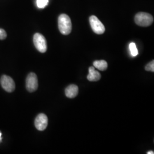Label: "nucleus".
<instances>
[{
    "mask_svg": "<svg viewBox=\"0 0 154 154\" xmlns=\"http://www.w3.org/2000/svg\"><path fill=\"white\" fill-rule=\"evenodd\" d=\"M60 32L63 35H68L71 33L72 24L70 17L66 14H62L58 20Z\"/></svg>",
    "mask_w": 154,
    "mask_h": 154,
    "instance_id": "f257e3e1",
    "label": "nucleus"
},
{
    "mask_svg": "<svg viewBox=\"0 0 154 154\" xmlns=\"http://www.w3.org/2000/svg\"><path fill=\"white\" fill-rule=\"evenodd\" d=\"M134 20L136 24L139 26L147 27L152 25L154 22V18L148 13L140 12L135 15Z\"/></svg>",
    "mask_w": 154,
    "mask_h": 154,
    "instance_id": "f03ea898",
    "label": "nucleus"
},
{
    "mask_svg": "<svg viewBox=\"0 0 154 154\" xmlns=\"http://www.w3.org/2000/svg\"><path fill=\"white\" fill-rule=\"evenodd\" d=\"M33 42L35 48L41 53H45L47 50V42L44 36L40 33H35L33 37Z\"/></svg>",
    "mask_w": 154,
    "mask_h": 154,
    "instance_id": "7ed1b4c3",
    "label": "nucleus"
},
{
    "mask_svg": "<svg viewBox=\"0 0 154 154\" xmlns=\"http://www.w3.org/2000/svg\"><path fill=\"white\" fill-rule=\"evenodd\" d=\"M90 24L94 32L97 34H102L105 32V26L95 16H91L89 18Z\"/></svg>",
    "mask_w": 154,
    "mask_h": 154,
    "instance_id": "20e7f679",
    "label": "nucleus"
},
{
    "mask_svg": "<svg viewBox=\"0 0 154 154\" xmlns=\"http://www.w3.org/2000/svg\"><path fill=\"white\" fill-rule=\"evenodd\" d=\"M38 86V79L36 74L34 72L29 73L26 79V88L27 90L32 93L37 90Z\"/></svg>",
    "mask_w": 154,
    "mask_h": 154,
    "instance_id": "39448f33",
    "label": "nucleus"
},
{
    "mask_svg": "<svg viewBox=\"0 0 154 154\" xmlns=\"http://www.w3.org/2000/svg\"><path fill=\"white\" fill-rule=\"evenodd\" d=\"M1 85L6 91L11 93L15 89V83L11 77L4 75L1 78Z\"/></svg>",
    "mask_w": 154,
    "mask_h": 154,
    "instance_id": "423d86ee",
    "label": "nucleus"
},
{
    "mask_svg": "<svg viewBox=\"0 0 154 154\" xmlns=\"http://www.w3.org/2000/svg\"><path fill=\"white\" fill-rule=\"evenodd\" d=\"M34 125L36 128L39 131H44L48 125V118L44 114H39L36 117Z\"/></svg>",
    "mask_w": 154,
    "mask_h": 154,
    "instance_id": "0eeeda50",
    "label": "nucleus"
},
{
    "mask_svg": "<svg viewBox=\"0 0 154 154\" xmlns=\"http://www.w3.org/2000/svg\"><path fill=\"white\" fill-rule=\"evenodd\" d=\"M88 73L87 78L89 81L95 82L98 81L101 78V75L99 72L95 70L94 67H90L88 69Z\"/></svg>",
    "mask_w": 154,
    "mask_h": 154,
    "instance_id": "6e6552de",
    "label": "nucleus"
},
{
    "mask_svg": "<svg viewBox=\"0 0 154 154\" xmlns=\"http://www.w3.org/2000/svg\"><path fill=\"white\" fill-rule=\"evenodd\" d=\"M78 93V88L75 85H70L65 89L66 97L69 98H75Z\"/></svg>",
    "mask_w": 154,
    "mask_h": 154,
    "instance_id": "1a4fd4ad",
    "label": "nucleus"
},
{
    "mask_svg": "<svg viewBox=\"0 0 154 154\" xmlns=\"http://www.w3.org/2000/svg\"><path fill=\"white\" fill-rule=\"evenodd\" d=\"M93 65L95 68L100 71H105L107 69V63L105 60L95 61L93 62Z\"/></svg>",
    "mask_w": 154,
    "mask_h": 154,
    "instance_id": "9d476101",
    "label": "nucleus"
},
{
    "mask_svg": "<svg viewBox=\"0 0 154 154\" xmlns=\"http://www.w3.org/2000/svg\"><path fill=\"white\" fill-rule=\"evenodd\" d=\"M129 49L130 50V53L133 57H136L138 54V51L136 45L134 42L130 43L129 45Z\"/></svg>",
    "mask_w": 154,
    "mask_h": 154,
    "instance_id": "9b49d317",
    "label": "nucleus"
},
{
    "mask_svg": "<svg viewBox=\"0 0 154 154\" xmlns=\"http://www.w3.org/2000/svg\"><path fill=\"white\" fill-rule=\"evenodd\" d=\"M49 0H37V5L39 8H44L48 5Z\"/></svg>",
    "mask_w": 154,
    "mask_h": 154,
    "instance_id": "f8f14e48",
    "label": "nucleus"
},
{
    "mask_svg": "<svg viewBox=\"0 0 154 154\" xmlns=\"http://www.w3.org/2000/svg\"><path fill=\"white\" fill-rule=\"evenodd\" d=\"M145 70L146 71L154 72V61H152L148 63L145 67Z\"/></svg>",
    "mask_w": 154,
    "mask_h": 154,
    "instance_id": "ddd939ff",
    "label": "nucleus"
},
{
    "mask_svg": "<svg viewBox=\"0 0 154 154\" xmlns=\"http://www.w3.org/2000/svg\"><path fill=\"white\" fill-rule=\"evenodd\" d=\"M7 37V34L5 30L2 29H0V39H5Z\"/></svg>",
    "mask_w": 154,
    "mask_h": 154,
    "instance_id": "4468645a",
    "label": "nucleus"
},
{
    "mask_svg": "<svg viewBox=\"0 0 154 154\" xmlns=\"http://www.w3.org/2000/svg\"><path fill=\"white\" fill-rule=\"evenodd\" d=\"M147 154H154V151H149V152H147Z\"/></svg>",
    "mask_w": 154,
    "mask_h": 154,
    "instance_id": "2eb2a0df",
    "label": "nucleus"
},
{
    "mask_svg": "<svg viewBox=\"0 0 154 154\" xmlns=\"http://www.w3.org/2000/svg\"><path fill=\"white\" fill-rule=\"evenodd\" d=\"M1 132H0V140H1Z\"/></svg>",
    "mask_w": 154,
    "mask_h": 154,
    "instance_id": "dca6fc26",
    "label": "nucleus"
}]
</instances>
